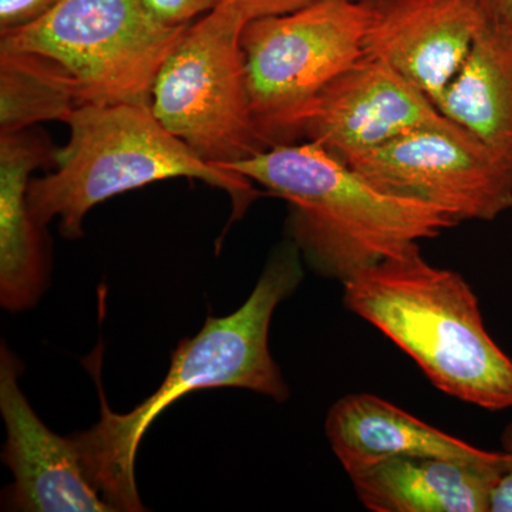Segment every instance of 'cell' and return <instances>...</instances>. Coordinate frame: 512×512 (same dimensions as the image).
Masks as SVG:
<instances>
[{"label":"cell","mask_w":512,"mask_h":512,"mask_svg":"<svg viewBox=\"0 0 512 512\" xmlns=\"http://www.w3.org/2000/svg\"><path fill=\"white\" fill-rule=\"evenodd\" d=\"M302 259L292 241L276 249L244 305L224 318L208 316L200 332L174 350L161 386L130 413H114L99 383V423L73 439L87 477L114 511L144 510L134 477L138 446L157 417L185 394L239 387L288 400V384L269 350V329L279 303L301 285Z\"/></svg>","instance_id":"1"},{"label":"cell","mask_w":512,"mask_h":512,"mask_svg":"<svg viewBox=\"0 0 512 512\" xmlns=\"http://www.w3.org/2000/svg\"><path fill=\"white\" fill-rule=\"evenodd\" d=\"M288 202L291 241L340 284L460 224L427 202L380 190L315 141L266 148L228 168Z\"/></svg>","instance_id":"2"},{"label":"cell","mask_w":512,"mask_h":512,"mask_svg":"<svg viewBox=\"0 0 512 512\" xmlns=\"http://www.w3.org/2000/svg\"><path fill=\"white\" fill-rule=\"evenodd\" d=\"M350 312L412 357L440 392L490 412L512 407V360L491 338L476 293L414 244L343 284Z\"/></svg>","instance_id":"3"},{"label":"cell","mask_w":512,"mask_h":512,"mask_svg":"<svg viewBox=\"0 0 512 512\" xmlns=\"http://www.w3.org/2000/svg\"><path fill=\"white\" fill-rule=\"evenodd\" d=\"M67 126L69 141L57 150L56 170L32 178L28 191L36 220L43 227L59 220L63 237H82L84 218L101 202L171 178H192L227 192L231 222L241 220L261 195L248 178L192 153L156 119L150 106H82Z\"/></svg>","instance_id":"4"},{"label":"cell","mask_w":512,"mask_h":512,"mask_svg":"<svg viewBox=\"0 0 512 512\" xmlns=\"http://www.w3.org/2000/svg\"><path fill=\"white\" fill-rule=\"evenodd\" d=\"M190 25H164L141 0H60L28 25L0 32V50L56 64L79 107L150 106L154 80Z\"/></svg>","instance_id":"5"},{"label":"cell","mask_w":512,"mask_h":512,"mask_svg":"<svg viewBox=\"0 0 512 512\" xmlns=\"http://www.w3.org/2000/svg\"><path fill=\"white\" fill-rule=\"evenodd\" d=\"M248 18L237 0H221L190 25L151 90V111L192 153L215 167L266 150L259 133L242 55Z\"/></svg>","instance_id":"6"},{"label":"cell","mask_w":512,"mask_h":512,"mask_svg":"<svg viewBox=\"0 0 512 512\" xmlns=\"http://www.w3.org/2000/svg\"><path fill=\"white\" fill-rule=\"evenodd\" d=\"M363 0H323L248 20L241 35L252 114L268 147L301 141L320 93L365 56Z\"/></svg>","instance_id":"7"},{"label":"cell","mask_w":512,"mask_h":512,"mask_svg":"<svg viewBox=\"0 0 512 512\" xmlns=\"http://www.w3.org/2000/svg\"><path fill=\"white\" fill-rule=\"evenodd\" d=\"M345 161L380 190L427 202L458 222H490L512 210L511 171L453 121Z\"/></svg>","instance_id":"8"},{"label":"cell","mask_w":512,"mask_h":512,"mask_svg":"<svg viewBox=\"0 0 512 512\" xmlns=\"http://www.w3.org/2000/svg\"><path fill=\"white\" fill-rule=\"evenodd\" d=\"M448 119L389 64L363 56L320 93L306 116L301 141H315L348 160L420 128Z\"/></svg>","instance_id":"9"},{"label":"cell","mask_w":512,"mask_h":512,"mask_svg":"<svg viewBox=\"0 0 512 512\" xmlns=\"http://www.w3.org/2000/svg\"><path fill=\"white\" fill-rule=\"evenodd\" d=\"M22 366L0 349V412L6 427L3 463L15 481L8 490L13 510L114 512L84 471L73 437L57 436L39 419L19 386Z\"/></svg>","instance_id":"10"},{"label":"cell","mask_w":512,"mask_h":512,"mask_svg":"<svg viewBox=\"0 0 512 512\" xmlns=\"http://www.w3.org/2000/svg\"><path fill=\"white\" fill-rule=\"evenodd\" d=\"M365 55L389 64L431 101L439 99L481 29L473 0H363Z\"/></svg>","instance_id":"11"},{"label":"cell","mask_w":512,"mask_h":512,"mask_svg":"<svg viewBox=\"0 0 512 512\" xmlns=\"http://www.w3.org/2000/svg\"><path fill=\"white\" fill-rule=\"evenodd\" d=\"M510 458L485 460L403 456L350 477L357 498L373 512H490Z\"/></svg>","instance_id":"12"},{"label":"cell","mask_w":512,"mask_h":512,"mask_svg":"<svg viewBox=\"0 0 512 512\" xmlns=\"http://www.w3.org/2000/svg\"><path fill=\"white\" fill-rule=\"evenodd\" d=\"M56 153L36 131L0 136V303L10 312L32 308L46 289L49 256L28 191L32 174Z\"/></svg>","instance_id":"13"},{"label":"cell","mask_w":512,"mask_h":512,"mask_svg":"<svg viewBox=\"0 0 512 512\" xmlns=\"http://www.w3.org/2000/svg\"><path fill=\"white\" fill-rule=\"evenodd\" d=\"M325 433L349 478L390 458L485 460L497 451L471 446L372 393H350L330 407Z\"/></svg>","instance_id":"14"},{"label":"cell","mask_w":512,"mask_h":512,"mask_svg":"<svg viewBox=\"0 0 512 512\" xmlns=\"http://www.w3.org/2000/svg\"><path fill=\"white\" fill-rule=\"evenodd\" d=\"M446 119L464 128L512 173V42L478 30L470 53L439 99Z\"/></svg>","instance_id":"15"},{"label":"cell","mask_w":512,"mask_h":512,"mask_svg":"<svg viewBox=\"0 0 512 512\" xmlns=\"http://www.w3.org/2000/svg\"><path fill=\"white\" fill-rule=\"evenodd\" d=\"M79 109L72 80L49 60L0 50V136L46 121L67 124Z\"/></svg>","instance_id":"16"},{"label":"cell","mask_w":512,"mask_h":512,"mask_svg":"<svg viewBox=\"0 0 512 512\" xmlns=\"http://www.w3.org/2000/svg\"><path fill=\"white\" fill-rule=\"evenodd\" d=\"M221 0H141L144 8L167 26L190 25L197 16L211 12Z\"/></svg>","instance_id":"17"},{"label":"cell","mask_w":512,"mask_h":512,"mask_svg":"<svg viewBox=\"0 0 512 512\" xmlns=\"http://www.w3.org/2000/svg\"><path fill=\"white\" fill-rule=\"evenodd\" d=\"M60 0H0V32L28 25L39 19Z\"/></svg>","instance_id":"18"},{"label":"cell","mask_w":512,"mask_h":512,"mask_svg":"<svg viewBox=\"0 0 512 512\" xmlns=\"http://www.w3.org/2000/svg\"><path fill=\"white\" fill-rule=\"evenodd\" d=\"M484 28L507 37L512 42V0H473Z\"/></svg>","instance_id":"19"},{"label":"cell","mask_w":512,"mask_h":512,"mask_svg":"<svg viewBox=\"0 0 512 512\" xmlns=\"http://www.w3.org/2000/svg\"><path fill=\"white\" fill-rule=\"evenodd\" d=\"M248 20L262 16L285 15L323 0H237Z\"/></svg>","instance_id":"20"},{"label":"cell","mask_w":512,"mask_h":512,"mask_svg":"<svg viewBox=\"0 0 512 512\" xmlns=\"http://www.w3.org/2000/svg\"><path fill=\"white\" fill-rule=\"evenodd\" d=\"M501 447L510 458V466L495 488L490 512H512V423L501 434Z\"/></svg>","instance_id":"21"}]
</instances>
